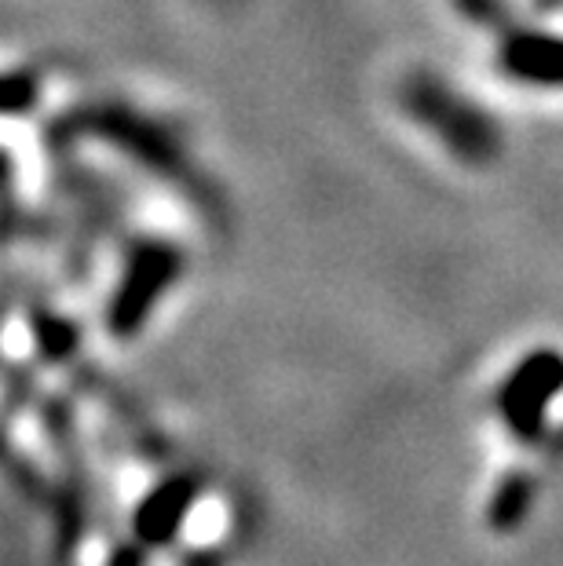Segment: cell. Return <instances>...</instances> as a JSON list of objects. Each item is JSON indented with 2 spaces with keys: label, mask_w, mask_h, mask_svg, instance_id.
<instances>
[{
  "label": "cell",
  "mask_w": 563,
  "mask_h": 566,
  "mask_svg": "<svg viewBox=\"0 0 563 566\" xmlns=\"http://www.w3.org/2000/svg\"><path fill=\"white\" fill-rule=\"evenodd\" d=\"M179 268H184V256H179V249L169 242L143 238V242L132 245L125 256L122 279H117L111 304H106V329H111L117 340H132V336L150 322L158 300L169 293L173 282L179 279Z\"/></svg>",
  "instance_id": "1"
},
{
  "label": "cell",
  "mask_w": 563,
  "mask_h": 566,
  "mask_svg": "<svg viewBox=\"0 0 563 566\" xmlns=\"http://www.w3.org/2000/svg\"><path fill=\"white\" fill-rule=\"evenodd\" d=\"M560 391H563V355L553 352V347H538V352L520 358L517 369L501 380V388L494 395V409L512 439L538 442L545 436L549 406H553Z\"/></svg>",
  "instance_id": "2"
},
{
  "label": "cell",
  "mask_w": 563,
  "mask_h": 566,
  "mask_svg": "<svg viewBox=\"0 0 563 566\" xmlns=\"http://www.w3.org/2000/svg\"><path fill=\"white\" fill-rule=\"evenodd\" d=\"M406 111L428 132H436V139L447 143V150H453L458 158H494L498 139L490 122L479 111H472V103H465L458 92H450L442 81H414L406 88Z\"/></svg>",
  "instance_id": "3"
},
{
  "label": "cell",
  "mask_w": 563,
  "mask_h": 566,
  "mask_svg": "<svg viewBox=\"0 0 563 566\" xmlns=\"http://www.w3.org/2000/svg\"><path fill=\"white\" fill-rule=\"evenodd\" d=\"M201 493V479L195 472H176L161 479L147 497L136 504L132 515V534L139 548H165L184 530L190 509H195Z\"/></svg>",
  "instance_id": "4"
},
{
  "label": "cell",
  "mask_w": 563,
  "mask_h": 566,
  "mask_svg": "<svg viewBox=\"0 0 563 566\" xmlns=\"http://www.w3.org/2000/svg\"><path fill=\"white\" fill-rule=\"evenodd\" d=\"M501 70L534 88H563V38L542 30H520L501 44Z\"/></svg>",
  "instance_id": "5"
},
{
  "label": "cell",
  "mask_w": 563,
  "mask_h": 566,
  "mask_svg": "<svg viewBox=\"0 0 563 566\" xmlns=\"http://www.w3.org/2000/svg\"><path fill=\"white\" fill-rule=\"evenodd\" d=\"M534 504V479L526 472H509L487 501V526L494 534H512L526 523Z\"/></svg>",
  "instance_id": "6"
}]
</instances>
